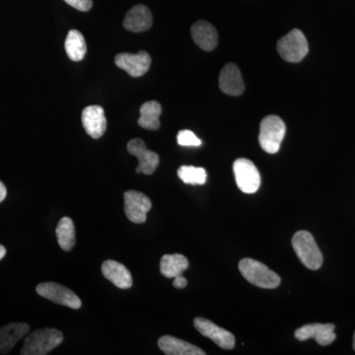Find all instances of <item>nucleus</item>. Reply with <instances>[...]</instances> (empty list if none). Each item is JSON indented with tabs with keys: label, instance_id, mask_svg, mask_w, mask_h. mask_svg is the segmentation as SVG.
<instances>
[{
	"label": "nucleus",
	"instance_id": "28",
	"mask_svg": "<svg viewBox=\"0 0 355 355\" xmlns=\"http://www.w3.org/2000/svg\"><path fill=\"white\" fill-rule=\"evenodd\" d=\"M7 195V190L4 184L0 181V202H3L6 200Z\"/></svg>",
	"mask_w": 355,
	"mask_h": 355
},
{
	"label": "nucleus",
	"instance_id": "5",
	"mask_svg": "<svg viewBox=\"0 0 355 355\" xmlns=\"http://www.w3.org/2000/svg\"><path fill=\"white\" fill-rule=\"evenodd\" d=\"M277 51L280 57L288 62H300L309 51L304 34L298 29L292 30L277 42Z\"/></svg>",
	"mask_w": 355,
	"mask_h": 355
},
{
	"label": "nucleus",
	"instance_id": "10",
	"mask_svg": "<svg viewBox=\"0 0 355 355\" xmlns=\"http://www.w3.org/2000/svg\"><path fill=\"white\" fill-rule=\"evenodd\" d=\"M114 64L118 67L127 71L130 76L140 77L148 71L151 65V57L146 51H140L139 53H119L114 58Z\"/></svg>",
	"mask_w": 355,
	"mask_h": 355
},
{
	"label": "nucleus",
	"instance_id": "15",
	"mask_svg": "<svg viewBox=\"0 0 355 355\" xmlns=\"http://www.w3.org/2000/svg\"><path fill=\"white\" fill-rule=\"evenodd\" d=\"M123 27L128 31L133 33L146 32L153 24V18L148 7L137 4L130 9L123 19Z\"/></svg>",
	"mask_w": 355,
	"mask_h": 355
},
{
	"label": "nucleus",
	"instance_id": "1",
	"mask_svg": "<svg viewBox=\"0 0 355 355\" xmlns=\"http://www.w3.org/2000/svg\"><path fill=\"white\" fill-rule=\"evenodd\" d=\"M64 335L55 329L44 328L33 331L26 336L24 345L21 349L22 355H46L62 345Z\"/></svg>",
	"mask_w": 355,
	"mask_h": 355
},
{
	"label": "nucleus",
	"instance_id": "21",
	"mask_svg": "<svg viewBox=\"0 0 355 355\" xmlns=\"http://www.w3.org/2000/svg\"><path fill=\"white\" fill-rule=\"evenodd\" d=\"M139 127L148 130H157L160 128V114L162 113L161 105L156 101L144 103L140 107Z\"/></svg>",
	"mask_w": 355,
	"mask_h": 355
},
{
	"label": "nucleus",
	"instance_id": "22",
	"mask_svg": "<svg viewBox=\"0 0 355 355\" xmlns=\"http://www.w3.org/2000/svg\"><path fill=\"white\" fill-rule=\"evenodd\" d=\"M64 48L67 55L73 62H80L87 53L85 39L77 30H70L65 40Z\"/></svg>",
	"mask_w": 355,
	"mask_h": 355
},
{
	"label": "nucleus",
	"instance_id": "16",
	"mask_svg": "<svg viewBox=\"0 0 355 355\" xmlns=\"http://www.w3.org/2000/svg\"><path fill=\"white\" fill-rule=\"evenodd\" d=\"M191 37L203 51H214L218 44V34L214 26L207 21H198L191 26Z\"/></svg>",
	"mask_w": 355,
	"mask_h": 355
},
{
	"label": "nucleus",
	"instance_id": "25",
	"mask_svg": "<svg viewBox=\"0 0 355 355\" xmlns=\"http://www.w3.org/2000/svg\"><path fill=\"white\" fill-rule=\"evenodd\" d=\"M178 144L182 146H202V140L198 139L197 135L191 130H181L178 133Z\"/></svg>",
	"mask_w": 355,
	"mask_h": 355
},
{
	"label": "nucleus",
	"instance_id": "3",
	"mask_svg": "<svg viewBox=\"0 0 355 355\" xmlns=\"http://www.w3.org/2000/svg\"><path fill=\"white\" fill-rule=\"evenodd\" d=\"M292 247L301 263L310 270H319L323 263V254L314 237L308 231H298L291 240Z\"/></svg>",
	"mask_w": 355,
	"mask_h": 355
},
{
	"label": "nucleus",
	"instance_id": "12",
	"mask_svg": "<svg viewBox=\"0 0 355 355\" xmlns=\"http://www.w3.org/2000/svg\"><path fill=\"white\" fill-rule=\"evenodd\" d=\"M300 342L314 338L322 347L335 342V324H308L297 329L294 334Z\"/></svg>",
	"mask_w": 355,
	"mask_h": 355
},
{
	"label": "nucleus",
	"instance_id": "9",
	"mask_svg": "<svg viewBox=\"0 0 355 355\" xmlns=\"http://www.w3.org/2000/svg\"><path fill=\"white\" fill-rule=\"evenodd\" d=\"M195 328L205 338H209L219 347L223 349H232L235 347V338L230 331L224 330L220 327L210 322L205 318H196L193 321Z\"/></svg>",
	"mask_w": 355,
	"mask_h": 355
},
{
	"label": "nucleus",
	"instance_id": "2",
	"mask_svg": "<svg viewBox=\"0 0 355 355\" xmlns=\"http://www.w3.org/2000/svg\"><path fill=\"white\" fill-rule=\"evenodd\" d=\"M240 272L250 284L261 288H277L280 284V277L277 272L253 259H244L239 263Z\"/></svg>",
	"mask_w": 355,
	"mask_h": 355
},
{
	"label": "nucleus",
	"instance_id": "17",
	"mask_svg": "<svg viewBox=\"0 0 355 355\" xmlns=\"http://www.w3.org/2000/svg\"><path fill=\"white\" fill-rule=\"evenodd\" d=\"M30 331L25 323H10L0 328V354H7Z\"/></svg>",
	"mask_w": 355,
	"mask_h": 355
},
{
	"label": "nucleus",
	"instance_id": "24",
	"mask_svg": "<svg viewBox=\"0 0 355 355\" xmlns=\"http://www.w3.org/2000/svg\"><path fill=\"white\" fill-rule=\"evenodd\" d=\"M178 176L184 184H205L207 178L203 168L195 166H182L178 170Z\"/></svg>",
	"mask_w": 355,
	"mask_h": 355
},
{
	"label": "nucleus",
	"instance_id": "8",
	"mask_svg": "<svg viewBox=\"0 0 355 355\" xmlns=\"http://www.w3.org/2000/svg\"><path fill=\"white\" fill-rule=\"evenodd\" d=\"M125 198V214L128 220L135 224L146 221L147 214L153 207L150 198L137 191H128L123 193Z\"/></svg>",
	"mask_w": 355,
	"mask_h": 355
},
{
	"label": "nucleus",
	"instance_id": "20",
	"mask_svg": "<svg viewBox=\"0 0 355 355\" xmlns=\"http://www.w3.org/2000/svg\"><path fill=\"white\" fill-rule=\"evenodd\" d=\"M188 259L181 254H164L160 261V272L167 279H175L183 275L189 268Z\"/></svg>",
	"mask_w": 355,
	"mask_h": 355
},
{
	"label": "nucleus",
	"instance_id": "23",
	"mask_svg": "<svg viewBox=\"0 0 355 355\" xmlns=\"http://www.w3.org/2000/svg\"><path fill=\"white\" fill-rule=\"evenodd\" d=\"M58 245L64 251H71L76 245V227L70 217H62L58 222L55 230Z\"/></svg>",
	"mask_w": 355,
	"mask_h": 355
},
{
	"label": "nucleus",
	"instance_id": "18",
	"mask_svg": "<svg viewBox=\"0 0 355 355\" xmlns=\"http://www.w3.org/2000/svg\"><path fill=\"white\" fill-rule=\"evenodd\" d=\"M101 270L103 275L118 288L128 289L132 287V275L130 270L121 263L113 260L104 261Z\"/></svg>",
	"mask_w": 355,
	"mask_h": 355
},
{
	"label": "nucleus",
	"instance_id": "27",
	"mask_svg": "<svg viewBox=\"0 0 355 355\" xmlns=\"http://www.w3.org/2000/svg\"><path fill=\"white\" fill-rule=\"evenodd\" d=\"M187 286H188V282L184 279L183 275H178V277H175L173 286L176 287V288L182 289L184 288Z\"/></svg>",
	"mask_w": 355,
	"mask_h": 355
},
{
	"label": "nucleus",
	"instance_id": "7",
	"mask_svg": "<svg viewBox=\"0 0 355 355\" xmlns=\"http://www.w3.org/2000/svg\"><path fill=\"white\" fill-rule=\"evenodd\" d=\"M36 291L42 297L48 299L57 304L67 306L71 309H79L83 304L80 299L73 291L55 282L40 284L36 287Z\"/></svg>",
	"mask_w": 355,
	"mask_h": 355
},
{
	"label": "nucleus",
	"instance_id": "4",
	"mask_svg": "<svg viewBox=\"0 0 355 355\" xmlns=\"http://www.w3.org/2000/svg\"><path fill=\"white\" fill-rule=\"evenodd\" d=\"M286 132V123L279 116L275 114L266 116L261 121L259 135V142L261 148L270 154L279 153Z\"/></svg>",
	"mask_w": 355,
	"mask_h": 355
},
{
	"label": "nucleus",
	"instance_id": "13",
	"mask_svg": "<svg viewBox=\"0 0 355 355\" xmlns=\"http://www.w3.org/2000/svg\"><path fill=\"white\" fill-rule=\"evenodd\" d=\"M83 125L85 132L92 139H98L104 135L107 130V120L104 109L98 105L86 107L83 111Z\"/></svg>",
	"mask_w": 355,
	"mask_h": 355
},
{
	"label": "nucleus",
	"instance_id": "26",
	"mask_svg": "<svg viewBox=\"0 0 355 355\" xmlns=\"http://www.w3.org/2000/svg\"><path fill=\"white\" fill-rule=\"evenodd\" d=\"M64 1L69 6L74 7L77 10L83 11V12L90 10L93 6L92 0H64Z\"/></svg>",
	"mask_w": 355,
	"mask_h": 355
},
{
	"label": "nucleus",
	"instance_id": "11",
	"mask_svg": "<svg viewBox=\"0 0 355 355\" xmlns=\"http://www.w3.org/2000/svg\"><path fill=\"white\" fill-rule=\"evenodd\" d=\"M127 148L130 154L139 159L137 173L153 175L155 172L159 165L158 154L148 150L144 140L133 139L128 141Z\"/></svg>",
	"mask_w": 355,
	"mask_h": 355
},
{
	"label": "nucleus",
	"instance_id": "30",
	"mask_svg": "<svg viewBox=\"0 0 355 355\" xmlns=\"http://www.w3.org/2000/svg\"><path fill=\"white\" fill-rule=\"evenodd\" d=\"M354 349L355 350V333H354Z\"/></svg>",
	"mask_w": 355,
	"mask_h": 355
},
{
	"label": "nucleus",
	"instance_id": "6",
	"mask_svg": "<svg viewBox=\"0 0 355 355\" xmlns=\"http://www.w3.org/2000/svg\"><path fill=\"white\" fill-rule=\"evenodd\" d=\"M236 183L245 193H254L260 189L261 175L251 160L237 159L233 164Z\"/></svg>",
	"mask_w": 355,
	"mask_h": 355
},
{
	"label": "nucleus",
	"instance_id": "19",
	"mask_svg": "<svg viewBox=\"0 0 355 355\" xmlns=\"http://www.w3.org/2000/svg\"><path fill=\"white\" fill-rule=\"evenodd\" d=\"M159 349L167 355H205L200 347L172 336H163L158 340Z\"/></svg>",
	"mask_w": 355,
	"mask_h": 355
},
{
	"label": "nucleus",
	"instance_id": "14",
	"mask_svg": "<svg viewBox=\"0 0 355 355\" xmlns=\"http://www.w3.org/2000/svg\"><path fill=\"white\" fill-rule=\"evenodd\" d=\"M219 88L222 92L230 96H239L244 92V80L237 65L228 64L222 69L219 74Z\"/></svg>",
	"mask_w": 355,
	"mask_h": 355
},
{
	"label": "nucleus",
	"instance_id": "29",
	"mask_svg": "<svg viewBox=\"0 0 355 355\" xmlns=\"http://www.w3.org/2000/svg\"><path fill=\"white\" fill-rule=\"evenodd\" d=\"M6 247L2 246V245H0V261L2 260V259L6 257Z\"/></svg>",
	"mask_w": 355,
	"mask_h": 355
}]
</instances>
